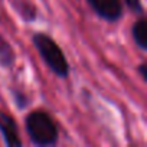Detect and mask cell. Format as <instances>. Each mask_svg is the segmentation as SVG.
<instances>
[{
    "mask_svg": "<svg viewBox=\"0 0 147 147\" xmlns=\"http://www.w3.org/2000/svg\"><path fill=\"white\" fill-rule=\"evenodd\" d=\"M25 130L33 146L51 147L59 141V127L46 110H35L25 118Z\"/></svg>",
    "mask_w": 147,
    "mask_h": 147,
    "instance_id": "1",
    "label": "cell"
},
{
    "mask_svg": "<svg viewBox=\"0 0 147 147\" xmlns=\"http://www.w3.org/2000/svg\"><path fill=\"white\" fill-rule=\"evenodd\" d=\"M32 43L38 51L39 56L42 58V61L58 78L66 80L69 77V61L63 53L62 48L55 42V39H52L49 35L43 32H36L32 35Z\"/></svg>",
    "mask_w": 147,
    "mask_h": 147,
    "instance_id": "2",
    "label": "cell"
},
{
    "mask_svg": "<svg viewBox=\"0 0 147 147\" xmlns=\"http://www.w3.org/2000/svg\"><path fill=\"white\" fill-rule=\"evenodd\" d=\"M85 2L100 19L108 23L118 22L124 15L121 0H85Z\"/></svg>",
    "mask_w": 147,
    "mask_h": 147,
    "instance_id": "3",
    "label": "cell"
},
{
    "mask_svg": "<svg viewBox=\"0 0 147 147\" xmlns=\"http://www.w3.org/2000/svg\"><path fill=\"white\" fill-rule=\"evenodd\" d=\"M0 134L7 147H22V138L19 127L13 115L0 110Z\"/></svg>",
    "mask_w": 147,
    "mask_h": 147,
    "instance_id": "4",
    "label": "cell"
},
{
    "mask_svg": "<svg viewBox=\"0 0 147 147\" xmlns=\"http://www.w3.org/2000/svg\"><path fill=\"white\" fill-rule=\"evenodd\" d=\"M131 36L136 46L146 52L147 51V19L146 16H140L131 26Z\"/></svg>",
    "mask_w": 147,
    "mask_h": 147,
    "instance_id": "5",
    "label": "cell"
},
{
    "mask_svg": "<svg viewBox=\"0 0 147 147\" xmlns=\"http://www.w3.org/2000/svg\"><path fill=\"white\" fill-rule=\"evenodd\" d=\"M16 62V53L13 46L0 35V66L3 69H10Z\"/></svg>",
    "mask_w": 147,
    "mask_h": 147,
    "instance_id": "6",
    "label": "cell"
},
{
    "mask_svg": "<svg viewBox=\"0 0 147 147\" xmlns=\"http://www.w3.org/2000/svg\"><path fill=\"white\" fill-rule=\"evenodd\" d=\"M13 5L25 22H35L38 16V10L32 2H29V0H15Z\"/></svg>",
    "mask_w": 147,
    "mask_h": 147,
    "instance_id": "7",
    "label": "cell"
},
{
    "mask_svg": "<svg viewBox=\"0 0 147 147\" xmlns=\"http://www.w3.org/2000/svg\"><path fill=\"white\" fill-rule=\"evenodd\" d=\"M121 3H124V6L134 15L137 16H143L144 15V6L141 3V0H121Z\"/></svg>",
    "mask_w": 147,
    "mask_h": 147,
    "instance_id": "8",
    "label": "cell"
},
{
    "mask_svg": "<svg viewBox=\"0 0 147 147\" xmlns=\"http://www.w3.org/2000/svg\"><path fill=\"white\" fill-rule=\"evenodd\" d=\"M12 94H13V98H15L16 107H18L19 110H25V108L29 105V98L25 95L23 91H20V90H13Z\"/></svg>",
    "mask_w": 147,
    "mask_h": 147,
    "instance_id": "9",
    "label": "cell"
},
{
    "mask_svg": "<svg viewBox=\"0 0 147 147\" xmlns=\"http://www.w3.org/2000/svg\"><path fill=\"white\" fill-rule=\"evenodd\" d=\"M137 72H138L140 78L146 82V81H147V62H146V61H143V62L138 63V66H137Z\"/></svg>",
    "mask_w": 147,
    "mask_h": 147,
    "instance_id": "10",
    "label": "cell"
}]
</instances>
